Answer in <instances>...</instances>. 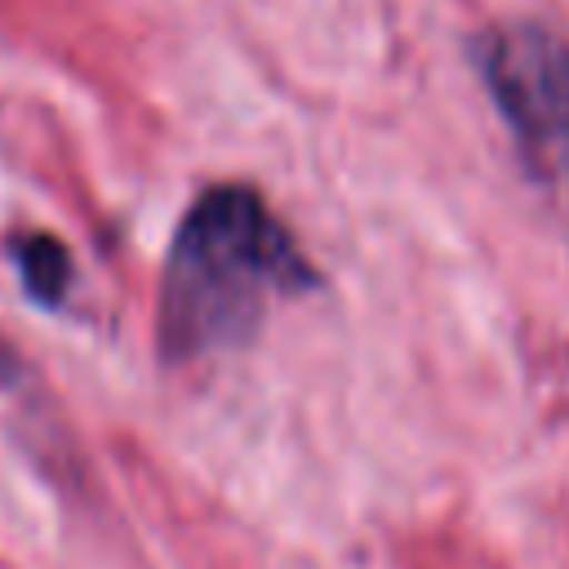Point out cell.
Wrapping results in <instances>:
<instances>
[{
    "label": "cell",
    "instance_id": "6da1fadb",
    "mask_svg": "<svg viewBox=\"0 0 569 569\" xmlns=\"http://www.w3.org/2000/svg\"><path fill=\"white\" fill-rule=\"evenodd\" d=\"M311 289H320V271L262 191L213 182L187 204L169 240L156 293V347L164 365L236 351L262 329L271 302Z\"/></svg>",
    "mask_w": 569,
    "mask_h": 569
},
{
    "label": "cell",
    "instance_id": "7a4b0ae2",
    "mask_svg": "<svg viewBox=\"0 0 569 569\" xmlns=\"http://www.w3.org/2000/svg\"><path fill=\"white\" fill-rule=\"evenodd\" d=\"M476 71L533 182L569 173V40L547 22H498L476 40Z\"/></svg>",
    "mask_w": 569,
    "mask_h": 569
},
{
    "label": "cell",
    "instance_id": "3957f363",
    "mask_svg": "<svg viewBox=\"0 0 569 569\" xmlns=\"http://www.w3.org/2000/svg\"><path fill=\"white\" fill-rule=\"evenodd\" d=\"M9 258H13V267L22 276V289H27V298L36 307L53 311V307L67 302L71 280H76V262H71V253H67V244L58 236H49V231H18L9 240Z\"/></svg>",
    "mask_w": 569,
    "mask_h": 569
}]
</instances>
